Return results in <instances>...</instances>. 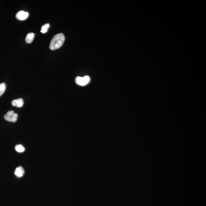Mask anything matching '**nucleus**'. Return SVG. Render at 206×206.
<instances>
[{
    "mask_svg": "<svg viewBox=\"0 0 206 206\" xmlns=\"http://www.w3.org/2000/svg\"><path fill=\"white\" fill-rule=\"evenodd\" d=\"M65 40V37L63 33H59L55 35L50 42L49 48L50 50H57L62 46Z\"/></svg>",
    "mask_w": 206,
    "mask_h": 206,
    "instance_id": "f257e3e1",
    "label": "nucleus"
},
{
    "mask_svg": "<svg viewBox=\"0 0 206 206\" xmlns=\"http://www.w3.org/2000/svg\"><path fill=\"white\" fill-rule=\"evenodd\" d=\"M18 114L15 113L13 111H8L4 116V119L7 121L11 122H15L17 120Z\"/></svg>",
    "mask_w": 206,
    "mask_h": 206,
    "instance_id": "f03ea898",
    "label": "nucleus"
},
{
    "mask_svg": "<svg viewBox=\"0 0 206 206\" xmlns=\"http://www.w3.org/2000/svg\"><path fill=\"white\" fill-rule=\"evenodd\" d=\"M91 81V79L88 76H85L83 77H77L75 79V82L79 85L84 86L89 84Z\"/></svg>",
    "mask_w": 206,
    "mask_h": 206,
    "instance_id": "7ed1b4c3",
    "label": "nucleus"
},
{
    "mask_svg": "<svg viewBox=\"0 0 206 206\" xmlns=\"http://www.w3.org/2000/svg\"><path fill=\"white\" fill-rule=\"evenodd\" d=\"M29 16V13L24 11H20L16 14V17L20 20H25Z\"/></svg>",
    "mask_w": 206,
    "mask_h": 206,
    "instance_id": "20e7f679",
    "label": "nucleus"
},
{
    "mask_svg": "<svg viewBox=\"0 0 206 206\" xmlns=\"http://www.w3.org/2000/svg\"><path fill=\"white\" fill-rule=\"evenodd\" d=\"M13 106L16 107L18 108H21L23 105L24 101L22 98H18L17 99L13 100L11 103Z\"/></svg>",
    "mask_w": 206,
    "mask_h": 206,
    "instance_id": "39448f33",
    "label": "nucleus"
},
{
    "mask_svg": "<svg viewBox=\"0 0 206 206\" xmlns=\"http://www.w3.org/2000/svg\"><path fill=\"white\" fill-rule=\"evenodd\" d=\"M25 171L23 168L19 166L15 169L14 174L17 177H22L24 174Z\"/></svg>",
    "mask_w": 206,
    "mask_h": 206,
    "instance_id": "423d86ee",
    "label": "nucleus"
},
{
    "mask_svg": "<svg viewBox=\"0 0 206 206\" xmlns=\"http://www.w3.org/2000/svg\"><path fill=\"white\" fill-rule=\"evenodd\" d=\"M35 35L34 33L30 32L27 35L25 41L27 43L30 44L32 43L34 38Z\"/></svg>",
    "mask_w": 206,
    "mask_h": 206,
    "instance_id": "0eeeda50",
    "label": "nucleus"
},
{
    "mask_svg": "<svg viewBox=\"0 0 206 206\" xmlns=\"http://www.w3.org/2000/svg\"><path fill=\"white\" fill-rule=\"evenodd\" d=\"M49 27H50V25H49V24H46L43 25V26L42 27L41 32L43 34L46 33V32H47L48 29Z\"/></svg>",
    "mask_w": 206,
    "mask_h": 206,
    "instance_id": "6e6552de",
    "label": "nucleus"
},
{
    "mask_svg": "<svg viewBox=\"0 0 206 206\" xmlns=\"http://www.w3.org/2000/svg\"><path fill=\"white\" fill-rule=\"evenodd\" d=\"M6 89V84L5 83L0 84V97L5 92Z\"/></svg>",
    "mask_w": 206,
    "mask_h": 206,
    "instance_id": "1a4fd4ad",
    "label": "nucleus"
},
{
    "mask_svg": "<svg viewBox=\"0 0 206 206\" xmlns=\"http://www.w3.org/2000/svg\"><path fill=\"white\" fill-rule=\"evenodd\" d=\"M15 150L18 152H23L25 151V148L22 145H16L15 147Z\"/></svg>",
    "mask_w": 206,
    "mask_h": 206,
    "instance_id": "9d476101",
    "label": "nucleus"
}]
</instances>
